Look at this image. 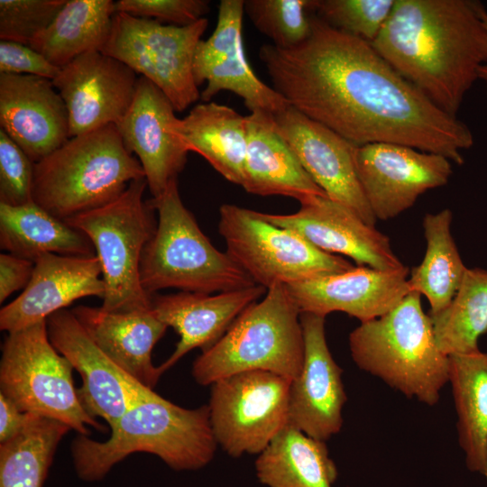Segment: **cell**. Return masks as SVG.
<instances>
[{
    "mask_svg": "<svg viewBox=\"0 0 487 487\" xmlns=\"http://www.w3.org/2000/svg\"><path fill=\"white\" fill-rule=\"evenodd\" d=\"M0 247L33 262L47 253L94 256L88 237L32 202L12 207L0 203Z\"/></svg>",
    "mask_w": 487,
    "mask_h": 487,
    "instance_id": "83f0119b",
    "label": "cell"
},
{
    "mask_svg": "<svg viewBox=\"0 0 487 487\" xmlns=\"http://www.w3.org/2000/svg\"><path fill=\"white\" fill-rule=\"evenodd\" d=\"M115 14L111 0H67L30 46L61 69L86 52L101 51Z\"/></svg>",
    "mask_w": 487,
    "mask_h": 487,
    "instance_id": "f546056e",
    "label": "cell"
},
{
    "mask_svg": "<svg viewBox=\"0 0 487 487\" xmlns=\"http://www.w3.org/2000/svg\"><path fill=\"white\" fill-rule=\"evenodd\" d=\"M206 0H118L115 13H125L137 17L151 18L175 25L191 24L209 12Z\"/></svg>",
    "mask_w": 487,
    "mask_h": 487,
    "instance_id": "f35d334b",
    "label": "cell"
},
{
    "mask_svg": "<svg viewBox=\"0 0 487 487\" xmlns=\"http://www.w3.org/2000/svg\"><path fill=\"white\" fill-rule=\"evenodd\" d=\"M97 347L142 386L153 390L161 376L152 362V351L168 326L152 309L116 313L78 306L71 309Z\"/></svg>",
    "mask_w": 487,
    "mask_h": 487,
    "instance_id": "484cf974",
    "label": "cell"
},
{
    "mask_svg": "<svg viewBox=\"0 0 487 487\" xmlns=\"http://www.w3.org/2000/svg\"><path fill=\"white\" fill-rule=\"evenodd\" d=\"M105 283L98 258L47 253L34 262L23 292L0 310V329L12 333L66 309L85 297L103 299Z\"/></svg>",
    "mask_w": 487,
    "mask_h": 487,
    "instance_id": "7402d4cb",
    "label": "cell"
},
{
    "mask_svg": "<svg viewBox=\"0 0 487 487\" xmlns=\"http://www.w3.org/2000/svg\"><path fill=\"white\" fill-rule=\"evenodd\" d=\"M357 175L376 219H391L410 208L429 189L446 185L453 173L443 155L407 145L372 142L357 145Z\"/></svg>",
    "mask_w": 487,
    "mask_h": 487,
    "instance_id": "4fadbf2b",
    "label": "cell"
},
{
    "mask_svg": "<svg viewBox=\"0 0 487 487\" xmlns=\"http://www.w3.org/2000/svg\"><path fill=\"white\" fill-rule=\"evenodd\" d=\"M480 15H481L482 23L485 29L487 30V10L485 9L483 5L481 6ZM479 79L484 83L485 87H486V94H487V62L480 69Z\"/></svg>",
    "mask_w": 487,
    "mask_h": 487,
    "instance_id": "7bdbcfd3",
    "label": "cell"
},
{
    "mask_svg": "<svg viewBox=\"0 0 487 487\" xmlns=\"http://www.w3.org/2000/svg\"><path fill=\"white\" fill-rule=\"evenodd\" d=\"M34 262L11 253L0 254V303L14 292L25 289L33 272Z\"/></svg>",
    "mask_w": 487,
    "mask_h": 487,
    "instance_id": "60d3db41",
    "label": "cell"
},
{
    "mask_svg": "<svg viewBox=\"0 0 487 487\" xmlns=\"http://www.w3.org/2000/svg\"><path fill=\"white\" fill-rule=\"evenodd\" d=\"M436 344L446 355L479 351L487 332V270L467 268L450 304L430 317Z\"/></svg>",
    "mask_w": 487,
    "mask_h": 487,
    "instance_id": "836d02e7",
    "label": "cell"
},
{
    "mask_svg": "<svg viewBox=\"0 0 487 487\" xmlns=\"http://www.w3.org/2000/svg\"><path fill=\"white\" fill-rule=\"evenodd\" d=\"M34 163L0 129V203L19 207L33 202Z\"/></svg>",
    "mask_w": 487,
    "mask_h": 487,
    "instance_id": "74e56055",
    "label": "cell"
},
{
    "mask_svg": "<svg viewBox=\"0 0 487 487\" xmlns=\"http://www.w3.org/2000/svg\"><path fill=\"white\" fill-rule=\"evenodd\" d=\"M301 312L285 285L269 288L245 308L223 336L194 361L200 385L247 371H266L295 379L303 364Z\"/></svg>",
    "mask_w": 487,
    "mask_h": 487,
    "instance_id": "52a82bcc",
    "label": "cell"
},
{
    "mask_svg": "<svg viewBox=\"0 0 487 487\" xmlns=\"http://www.w3.org/2000/svg\"><path fill=\"white\" fill-rule=\"evenodd\" d=\"M0 129L36 163L69 138L66 105L52 80L0 74Z\"/></svg>",
    "mask_w": 487,
    "mask_h": 487,
    "instance_id": "603a6c76",
    "label": "cell"
},
{
    "mask_svg": "<svg viewBox=\"0 0 487 487\" xmlns=\"http://www.w3.org/2000/svg\"><path fill=\"white\" fill-rule=\"evenodd\" d=\"M255 471L267 487H332L338 475L325 441L289 422L258 455Z\"/></svg>",
    "mask_w": 487,
    "mask_h": 487,
    "instance_id": "f1b7e54d",
    "label": "cell"
},
{
    "mask_svg": "<svg viewBox=\"0 0 487 487\" xmlns=\"http://www.w3.org/2000/svg\"><path fill=\"white\" fill-rule=\"evenodd\" d=\"M208 20L188 25L115 13L109 37L101 51L158 87L182 112L200 98L193 75L194 55Z\"/></svg>",
    "mask_w": 487,
    "mask_h": 487,
    "instance_id": "8fae6325",
    "label": "cell"
},
{
    "mask_svg": "<svg viewBox=\"0 0 487 487\" xmlns=\"http://www.w3.org/2000/svg\"><path fill=\"white\" fill-rule=\"evenodd\" d=\"M244 13V0L220 1L216 29L198 42L195 51L194 79L198 87L207 82L200 96L206 102L226 90L240 96L251 112L275 115L289 104L263 83L248 63L242 35Z\"/></svg>",
    "mask_w": 487,
    "mask_h": 487,
    "instance_id": "5bb4252c",
    "label": "cell"
},
{
    "mask_svg": "<svg viewBox=\"0 0 487 487\" xmlns=\"http://www.w3.org/2000/svg\"><path fill=\"white\" fill-rule=\"evenodd\" d=\"M174 132L188 152L201 155L225 179L240 185L246 153L245 116L216 102L195 106Z\"/></svg>",
    "mask_w": 487,
    "mask_h": 487,
    "instance_id": "4316f807",
    "label": "cell"
},
{
    "mask_svg": "<svg viewBox=\"0 0 487 487\" xmlns=\"http://www.w3.org/2000/svg\"><path fill=\"white\" fill-rule=\"evenodd\" d=\"M304 359L289 387V423L306 435L326 441L343 426L346 393L342 369L326 338L325 317L301 313Z\"/></svg>",
    "mask_w": 487,
    "mask_h": 487,
    "instance_id": "ac0fdd59",
    "label": "cell"
},
{
    "mask_svg": "<svg viewBox=\"0 0 487 487\" xmlns=\"http://www.w3.org/2000/svg\"><path fill=\"white\" fill-rule=\"evenodd\" d=\"M452 218L448 208L424 216L426 253L408 279L410 291L427 298L429 317L438 315L450 304L467 270L451 234Z\"/></svg>",
    "mask_w": 487,
    "mask_h": 487,
    "instance_id": "1f68e13d",
    "label": "cell"
},
{
    "mask_svg": "<svg viewBox=\"0 0 487 487\" xmlns=\"http://www.w3.org/2000/svg\"><path fill=\"white\" fill-rule=\"evenodd\" d=\"M175 112L162 91L140 76L133 100L115 124L125 148L138 157L152 198L178 179L187 162L188 151L174 132Z\"/></svg>",
    "mask_w": 487,
    "mask_h": 487,
    "instance_id": "ffe728a7",
    "label": "cell"
},
{
    "mask_svg": "<svg viewBox=\"0 0 487 487\" xmlns=\"http://www.w3.org/2000/svg\"><path fill=\"white\" fill-rule=\"evenodd\" d=\"M69 430L32 414L20 433L0 445V487H42L57 446Z\"/></svg>",
    "mask_w": 487,
    "mask_h": 487,
    "instance_id": "d6a6232c",
    "label": "cell"
},
{
    "mask_svg": "<svg viewBox=\"0 0 487 487\" xmlns=\"http://www.w3.org/2000/svg\"><path fill=\"white\" fill-rule=\"evenodd\" d=\"M50 341L81 376L78 390L86 410L112 427L124 412L153 390L129 376L92 341L71 310L46 319Z\"/></svg>",
    "mask_w": 487,
    "mask_h": 487,
    "instance_id": "e0dca14e",
    "label": "cell"
},
{
    "mask_svg": "<svg viewBox=\"0 0 487 487\" xmlns=\"http://www.w3.org/2000/svg\"><path fill=\"white\" fill-rule=\"evenodd\" d=\"M142 178V167L116 125L107 124L69 138L34 163L32 199L66 221L112 202Z\"/></svg>",
    "mask_w": 487,
    "mask_h": 487,
    "instance_id": "5b68a950",
    "label": "cell"
},
{
    "mask_svg": "<svg viewBox=\"0 0 487 487\" xmlns=\"http://www.w3.org/2000/svg\"><path fill=\"white\" fill-rule=\"evenodd\" d=\"M67 0H0V39L30 46Z\"/></svg>",
    "mask_w": 487,
    "mask_h": 487,
    "instance_id": "8d00e7d4",
    "label": "cell"
},
{
    "mask_svg": "<svg viewBox=\"0 0 487 487\" xmlns=\"http://www.w3.org/2000/svg\"><path fill=\"white\" fill-rule=\"evenodd\" d=\"M71 363L50 341L46 320L8 333L0 362V393L24 412L58 420L81 436L103 425L84 408Z\"/></svg>",
    "mask_w": 487,
    "mask_h": 487,
    "instance_id": "9c48e42d",
    "label": "cell"
},
{
    "mask_svg": "<svg viewBox=\"0 0 487 487\" xmlns=\"http://www.w3.org/2000/svg\"><path fill=\"white\" fill-rule=\"evenodd\" d=\"M409 270L367 266L287 285L301 313L325 317L340 311L366 322L392 309L410 292Z\"/></svg>",
    "mask_w": 487,
    "mask_h": 487,
    "instance_id": "44dd1931",
    "label": "cell"
},
{
    "mask_svg": "<svg viewBox=\"0 0 487 487\" xmlns=\"http://www.w3.org/2000/svg\"><path fill=\"white\" fill-rule=\"evenodd\" d=\"M355 364L409 399L436 405L449 381V356L438 347L421 295L407 294L392 309L349 335Z\"/></svg>",
    "mask_w": 487,
    "mask_h": 487,
    "instance_id": "277c9868",
    "label": "cell"
},
{
    "mask_svg": "<svg viewBox=\"0 0 487 487\" xmlns=\"http://www.w3.org/2000/svg\"><path fill=\"white\" fill-rule=\"evenodd\" d=\"M299 204L293 214L260 215L275 225L299 234L325 253L353 259L357 266L378 270L405 266L394 253L389 237L344 205L326 196L309 197Z\"/></svg>",
    "mask_w": 487,
    "mask_h": 487,
    "instance_id": "d6986e66",
    "label": "cell"
},
{
    "mask_svg": "<svg viewBox=\"0 0 487 487\" xmlns=\"http://www.w3.org/2000/svg\"><path fill=\"white\" fill-rule=\"evenodd\" d=\"M146 188L145 178L133 180L112 202L66 220L94 246L105 283L101 308L106 311L152 309V296L140 279L142 254L157 227L155 209L143 199Z\"/></svg>",
    "mask_w": 487,
    "mask_h": 487,
    "instance_id": "ba28073f",
    "label": "cell"
},
{
    "mask_svg": "<svg viewBox=\"0 0 487 487\" xmlns=\"http://www.w3.org/2000/svg\"><path fill=\"white\" fill-rule=\"evenodd\" d=\"M266 291L256 284L216 294L180 291L152 296V311L179 336L171 355L158 366L160 374L189 351L195 348L205 351L216 344L237 317Z\"/></svg>",
    "mask_w": 487,
    "mask_h": 487,
    "instance_id": "cb8c5ba5",
    "label": "cell"
},
{
    "mask_svg": "<svg viewBox=\"0 0 487 487\" xmlns=\"http://www.w3.org/2000/svg\"><path fill=\"white\" fill-rule=\"evenodd\" d=\"M472 0H395L371 43L402 78L456 116L487 62V30Z\"/></svg>",
    "mask_w": 487,
    "mask_h": 487,
    "instance_id": "7a4b0ae2",
    "label": "cell"
},
{
    "mask_svg": "<svg viewBox=\"0 0 487 487\" xmlns=\"http://www.w3.org/2000/svg\"><path fill=\"white\" fill-rule=\"evenodd\" d=\"M137 81L131 68L100 51L61 68L52 84L68 110L69 138L117 124L133 100Z\"/></svg>",
    "mask_w": 487,
    "mask_h": 487,
    "instance_id": "2e32d148",
    "label": "cell"
},
{
    "mask_svg": "<svg viewBox=\"0 0 487 487\" xmlns=\"http://www.w3.org/2000/svg\"><path fill=\"white\" fill-rule=\"evenodd\" d=\"M395 0H315L313 10L332 27L372 43Z\"/></svg>",
    "mask_w": 487,
    "mask_h": 487,
    "instance_id": "d590c367",
    "label": "cell"
},
{
    "mask_svg": "<svg viewBox=\"0 0 487 487\" xmlns=\"http://www.w3.org/2000/svg\"><path fill=\"white\" fill-rule=\"evenodd\" d=\"M290 382L266 371L215 381L207 406L216 444L233 457L262 453L289 421Z\"/></svg>",
    "mask_w": 487,
    "mask_h": 487,
    "instance_id": "7c38bea8",
    "label": "cell"
},
{
    "mask_svg": "<svg viewBox=\"0 0 487 487\" xmlns=\"http://www.w3.org/2000/svg\"><path fill=\"white\" fill-rule=\"evenodd\" d=\"M60 71V68L31 46L0 41V74H25L53 80Z\"/></svg>",
    "mask_w": 487,
    "mask_h": 487,
    "instance_id": "ab89813d",
    "label": "cell"
},
{
    "mask_svg": "<svg viewBox=\"0 0 487 487\" xmlns=\"http://www.w3.org/2000/svg\"><path fill=\"white\" fill-rule=\"evenodd\" d=\"M245 126L247 146L241 187L246 192L285 196L299 202L313 196H326L279 133L273 115L251 112L245 116Z\"/></svg>",
    "mask_w": 487,
    "mask_h": 487,
    "instance_id": "d4e9b609",
    "label": "cell"
},
{
    "mask_svg": "<svg viewBox=\"0 0 487 487\" xmlns=\"http://www.w3.org/2000/svg\"><path fill=\"white\" fill-rule=\"evenodd\" d=\"M300 44H263L259 58L289 106L356 145L391 142L457 165L473 144L469 127L402 78L370 42L310 16Z\"/></svg>",
    "mask_w": 487,
    "mask_h": 487,
    "instance_id": "6da1fadb",
    "label": "cell"
},
{
    "mask_svg": "<svg viewBox=\"0 0 487 487\" xmlns=\"http://www.w3.org/2000/svg\"><path fill=\"white\" fill-rule=\"evenodd\" d=\"M482 474L485 475V477L487 479V450H486L485 464H484V469H483Z\"/></svg>",
    "mask_w": 487,
    "mask_h": 487,
    "instance_id": "ee69618b",
    "label": "cell"
},
{
    "mask_svg": "<svg viewBox=\"0 0 487 487\" xmlns=\"http://www.w3.org/2000/svg\"><path fill=\"white\" fill-rule=\"evenodd\" d=\"M32 415L20 409L0 393V442L4 443L20 433L29 423Z\"/></svg>",
    "mask_w": 487,
    "mask_h": 487,
    "instance_id": "b9f144b4",
    "label": "cell"
},
{
    "mask_svg": "<svg viewBox=\"0 0 487 487\" xmlns=\"http://www.w3.org/2000/svg\"><path fill=\"white\" fill-rule=\"evenodd\" d=\"M100 442L79 435L71 445L75 471L86 482L103 479L131 454L157 455L176 471L201 469L215 456L208 406L185 409L153 391L133 404Z\"/></svg>",
    "mask_w": 487,
    "mask_h": 487,
    "instance_id": "3957f363",
    "label": "cell"
},
{
    "mask_svg": "<svg viewBox=\"0 0 487 487\" xmlns=\"http://www.w3.org/2000/svg\"><path fill=\"white\" fill-rule=\"evenodd\" d=\"M315 0H245L244 13L253 26L269 37L273 45L290 49L311 32L310 16Z\"/></svg>",
    "mask_w": 487,
    "mask_h": 487,
    "instance_id": "e575fe53",
    "label": "cell"
},
{
    "mask_svg": "<svg viewBox=\"0 0 487 487\" xmlns=\"http://www.w3.org/2000/svg\"><path fill=\"white\" fill-rule=\"evenodd\" d=\"M148 201L159 216L140 264L141 283L149 295L165 289L212 294L256 285L201 231L181 201L178 179Z\"/></svg>",
    "mask_w": 487,
    "mask_h": 487,
    "instance_id": "8992f818",
    "label": "cell"
},
{
    "mask_svg": "<svg viewBox=\"0 0 487 487\" xmlns=\"http://www.w3.org/2000/svg\"><path fill=\"white\" fill-rule=\"evenodd\" d=\"M458 440L469 470L483 473L487 450V353L449 356Z\"/></svg>",
    "mask_w": 487,
    "mask_h": 487,
    "instance_id": "4dcf8cb0",
    "label": "cell"
},
{
    "mask_svg": "<svg viewBox=\"0 0 487 487\" xmlns=\"http://www.w3.org/2000/svg\"><path fill=\"white\" fill-rule=\"evenodd\" d=\"M273 116L279 133L314 182L330 199L375 226L377 219L356 171L354 152L357 145L291 106Z\"/></svg>",
    "mask_w": 487,
    "mask_h": 487,
    "instance_id": "9a60e30c",
    "label": "cell"
},
{
    "mask_svg": "<svg viewBox=\"0 0 487 487\" xmlns=\"http://www.w3.org/2000/svg\"><path fill=\"white\" fill-rule=\"evenodd\" d=\"M218 231L228 255L266 289L354 267L342 256L325 253L299 234L270 223L260 212L236 205L220 207Z\"/></svg>",
    "mask_w": 487,
    "mask_h": 487,
    "instance_id": "30bf717a",
    "label": "cell"
}]
</instances>
